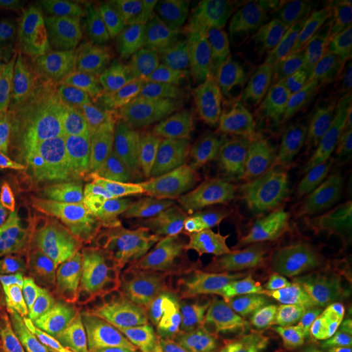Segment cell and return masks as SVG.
Masks as SVG:
<instances>
[{
	"instance_id": "obj_26",
	"label": "cell",
	"mask_w": 352,
	"mask_h": 352,
	"mask_svg": "<svg viewBox=\"0 0 352 352\" xmlns=\"http://www.w3.org/2000/svg\"><path fill=\"white\" fill-rule=\"evenodd\" d=\"M215 4L238 26L251 51L267 47L285 17L282 0H226Z\"/></svg>"
},
{
	"instance_id": "obj_35",
	"label": "cell",
	"mask_w": 352,
	"mask_h": 352,
	"mask_svg": "<svg viewBox=\"0 0 352 352\" xmlns=\"http://www.w3.org/2000/svg\"><path fill=\"white\" fill-rule=\"evenodd\" d=\"M316 106L322 128L352 139V80Z\"/></svg>"
},
{
	"instance_id": "obj_1",
	"label": "cell",
	"mask_w": 352,
	"mask_h": 352,
	"mask_svg": "<svg viewBox=\"0 0 352 352\" xmlns=\"http://www.w3.org/2000/svg\"><path fill=\"white\" fill-rule=\"evenodd\" d=\"M118 168L78 149L60 189L37 208L19 210L17 296L38 299L49 321L55 302L76 285L129 272L122 245L128 208L115 187Z\"/></svg>"
},
{
	"instance_id": "obj_15",
	"label": "cell",
	"mask_w": 352,
	"mask_h": 352,
	"mask_svg": "<svg viewBox=\"0 0 352 352\" xmlns=\"http://www.w3.org/2000/svg\"><path fill=\"white\" fill-rule=\"evenodd\" d=\"M196 157L206 186L214 187L232 183L269 160L256 129H248L236 120L218 129Z\"/></svg>"
},
{
	"instance_id": "obj_17",
	"label": "cell",
	"mask_w": 352,
	"mask_h": 352,
	"mask_svg": "<svg viewBox=\"0 0 352 352\" xmlns=\"http://www.w3.org/2000/svg\"><path fill=\"white\" fill-rule=\"evenodd\" d=\"M352 338V279L322 280L302 351L320 352Z\"/></svg>"
},
{
	"instance_id": "obj_16",
	"label": "cell",
	"mask_w": 352,
	"mask_h": 352,
	"mask_svg": "<svg viewBox=\"0 0 352 352\" xmlns=\"http://www.w3.org/2000/svg\"><path fill=\"white\" fill-rule=\"evenodd\" d=\"M320 129V115L312 101L286 94L263 113L256 132L269 158H291Z\"/></svg>"
},
{
	"instance_id": "obj_27",
	"label": "cell",
	"mask_w": 352,
	"mask_h": 352,
	"mask_svg": "<svg viewBox=\"0 0 352 352\" xmlns=\"http://www.w3.org/2000/svg\"><path fill=\"white\" fill-rule=\"evenodd\" d=\"M196 17L221 76L231 75L252 52L247 41L217 4L202 7Z\"/></svg>"
},
{
	"instance_id": "obj_6",
	"label": "cell",
	"mask_w": 352,
	"mask_h": 352,
	"mask_svg": "<svg viewBox=\"0 0 352 352\" xmlns=\"http://www.w3.org/2000/svg\"><path fill=\"white\" fill-rule=\"evenodd\" d=\"M64 126L76 148L122 167L153 141V102L102 101L64 120Z\"/></svg>"
},
{
	"instance_id": "obj_29",
	"label": "cell",
	"mask_w": 352,
	"mask_h": 352,
	"mask_svg": "<svg viewBox=\"0 0 352 352\" xmlns=\"http://www.w3.org/2000/svg\"><path fill=\"white\" fill-rule=\"evenodd\" d=\"M188 347L196 352H266L250 327L226 302Z\"/></svg>"
},
{
	"instance_id": "obj_25",
	"label": "cell",
	"mask_w": 352,
	"mask_h": 352,
	"mask_svg": "<svg viewBox=\"0 0 352 352\" xmlns=\"http://www.w3.org/2000/svg\"><path fill=\"white\" fill-rule=\"evenodd\" d=\"M115 187L129 210L151 218L160 219L168 210L184 206L175 187L144 171L118 168Z\"/></svg>"
},
{
	"instance_id": "obj_18",
	"label": "cell",
	"mask_w": 352,
	"mask_h": 352,
	"mask_svg": "<svg viewBox=\"0 0 352 352\" xmlns=\"http://www.w3.org/2000/svg\"><path fill=\"white\" fill-rule=\"evenodd\" d=\"M322 280L324 277L311 272L304 264L280 267L279 329L289 352L302 351V340Z\"/></svg>"
},
{
	"instance_id": "obj_22",
	"label": "cell",
	"mask_w": 352,
	"mask_h": 352,
	"mask_svg": "<svg viewBox=\"0 0 352 352\" xmlns=\"http://www.w3.org/2000/svg\"><path fill=\"white\" fill-rule=\"evenodd\" d=\"M160 221L174 243L182 272L208 248L238 239L232 221H217L186 206L168 210Z\"/></svg>"
},
{
	"instance_id": "obj_41",
	"label": "cell",
	"mask_w": 352,
	"mask_h": 352,
	"mask_svg": "<svg viewBox=\"0 0 352 352\" xmlns=\"http://www.w3.org/2000/svg\"><path fill=\"white\" fill-rule=\"evenodd\" d=\"M320 352H352V338Z\"/></svg>"
},
{
	"instance_id": "obj_40",
	"label": "cell",
	"mask_w": 352,
	"mask_h": 352,
	"mask_svg": "<svg viewBox=\"0 0 352 352\" xmlns=\"http://www.w3.org/2000/svg\"><path fill=\"white\" fill-rule=\"evenodd\" d=\"M12 126H8L3 119H0V157H1L3 151L6 148V144H7V140L10 138Z\"/></svg>"
},
{
	"instance_id": "obj_11",
	"label": "cell",
	"mask_w": 352,
	"mask_h": 352,
	"mask_svg": "<svg viewBox=\"0 0 352 352\" xmlns=\"http://www.w3.org/2000/svg\"><path fill=\"white\" fill-rule=\"evenodd\" d=\"M235 241L215 244L183 269L180 289V347L189 346L196 340L226 302L230 254Z\"/></svg>"
},
{
	"instance_id": "obj_39",
	"label": "cell",
	"mask_w": 352,
	"mask_h": 352,
	"mask_svg": "<svg viewBox=\"0 0 352 352\" xmlns=\"http://www.w3.org/2000/svg\"><path fill=\"white\" fill-rule=\"evenodd\" d=\"M46 343L52 352H72L74 350L72 338L63 327H51L50 337L46 340Z\"/></svg>"
},
{
	"instance_id": "obj_13",
	"label": "cell",
	"mask_w": 352,
	"mask_h": 352,
	"mask_svg": "<svg viewBox=\"0 0 352 352\" xmlns=\"http://www.w3.org/2000/svg\"><path fill=\"white\" fill-rule=\"evenodd\" d=\"M231 91L240 113L254 118L289 94V50L264 47L231 74Z\"/></svg>"
},
{
	"instance_id": "obj_37",
	"label": "cell",
	"mask_w": 352,
	"mask_h": 352,
	"mask_svg": "<svg viewBox=\"0 0 352 352\" xmlns=\"http://www.w3.org/2000/svg\"><path fill=\"white\" fill-rule=\"evenodd\" d=\"M50 331L23 320L14 311L0 304V338H23L46 342Z\"/></svg>"
},
{
	"instance_id": "obj_20",
	"label": "cell",
	"mask_w": 352,
	"mask_h": 352,
	"mask_svg": "<svg viewBox=\"0 0 352 352\" xmlns=\"http://www.w3.org/2000/svg\"><path fill=\"white\" fill-rule=\"evenodd\" d=\"M122 167L144 171L171 184L188 204L206 186L195 153L155 141L144 145Z\"/></svg>"
},
{
	"instance_id": "obj_34",
	"label": "cell",
	"mask_w": 352,
	"mask_h": 352,
	"mask_svg": "<svg viewBox=\"0 0 352 352\" xmlns=\"http://www.w3.org/2000/svg\"><path fill=\"white\" fill-rule=\"evenodd\" d=\"M21 250L14 227L0 236V304L17 309Z\"/></svg>"
},
{
	"instance_id": "obj_19",
	"label": "cell",
	"mask_w": 352,
	"mask_h": 352,
	"mask_svg": "<svg viewBox=\"0 0 352 352\" xmlns=\"http://www.w3.org/2000/svg\"><path fill=\"white\" fill-rule=\"evenodd\" d=\"M122 245L129 272H182L174 243L157 218L128 209Z\"/></svg>"
},
{
	"instance_id": "obj_24",
	"label": "cell",
	"mask_w": 352,
	"mask_h": 352,
	"mask_svg": "<svg viewBox=\"0 0 352 352\" xmlns=\"http://www.w3.org/2000/svg\"><path fill=\"white\" fill-rule=\"evenodd\" d=\"M34 110L12 126L0 157V236L12 230L21 208L25 180V151L29 128Z\"/></svg>"
},
{
	"instance_id": "obj_33",
	"label": "cell",
	"mask_w": 352,
	"mask_h": 352,
	"mask_svg": "<svg viewBox=\"0 0 352 352\" xmlns=\"http://www.w3.org/2000/svg\"><path fill=\"white\" fill-rule=\"evenodd\" d=\"M294 164H318L352 171V139L320 126L292 158Z\"/></svg>"
},
{
	"instance_id": "obj_21",
	"label": "cell",
	"mask_w": 352,
	"mask_h": 352,
	"mask_svg": "<svg viewBox=\"0 0 352 352\" xmlns=\"http://www.w3.org/2000/svg\"><path fill=\"white\" fill-rule=\"evenodd\" d=\"M176 71L188 88H206L219 80L221 72L202 33L196 14L177 10L171 19Z\"/></svg>"
},
{
	"instance_id": "obj_7",
	"label": "cell",
	"mask_w": 352,
	"mask_h": 352,
	"mask_svg": "<svg viewBox=\"0 0 352 352\" xmlns=\"http://www.w3.org/2000/svg\"><path fill=\"white\" fill-rule=\"evenodd\" d=\"M63 300L75 304L87 316L94 352H142L129 272L78 283L55 305Z\"/></svg>"
},
{
	"instance_id": "obj_28",
	"label": "cell",
	"mask_w": 352,
	"mask_h": 352,
	"mask_svg": "<svg viewBox=\"0 0 352 352\" xmlns=\"http://www.w3.org/2000/svg\"><path fill=\"white\" fill-rule=\"evenodd\" d=\"M276 192L352 200V171L329 166L292 162Z\"/></svg>"
},
{
	"instance_id": "obj_9",
	"label": "cell",
	"mask_w": 352,
	"mask_h": 352,
	"mask_svg": "<svg viewBox=\"0 0 352 352\" xmlns=\"http://www.w3.org/2000/svg\"><path fill=\"white\" fill-rule=\"evenodd\" d=\"M78 149L65 126L39 104L34 110L26 141L25 180L20 209H33L51 199L75 166Z\"/></svg>"
},
{
	"instance_id": "obj_12",
	"label": "cell",
	"mask_w": 352,
	"mask_h": 352,
	"mask_svg": "<svg viewBox=\"0 0 352 352\" xmlns=\"http://www.w3.org/2000/svg\"><path fill=\"white\" fill-rule=\"evenodd\" d=\"M287 158H269L226 186H205L190 202L217 221H235L272 196L291 166Z\"/></svg>"
},
{
	"instance_id": "obj_32",
	"label": "cell",
	"mask_w": 352,
	"mask_h": 352,
	"mask_svg": "<svg viewBox=\"0 0 352 352\" xmlns=\"http://www.w3.org/2000/svg\"><path fill=\"white\" fill-rule=\"evenodd\" d=\"M304 265L321 277L352 279V226L317 244Z\"/></svg>"
},
{
	"instance_id": "obj_8",
	"label": "cell",
	"mask_w": 352,
	"mask_h": 352,
	"mask_svg": "<svg viewBox=\"0 0 352 352\" xmlns=\"http://www.w3.org/2000/svg\"><path fill=\"white\" fill-rule=\"evenodd\" d=\"M153 141L199 153L219 129L223 109L210 93L170 84L153 100Z\"/></svg>"
},
{
	"instance_id": "obj_10",
	"label": "cell",
	"mask_w": 352,
	"mask_h": 352,
	"mask_svg": "<svg viewBox=\"0 0 352 352\" xmlns=\"http://www.w3.org/2000/svg\"><path fill=\"white\" fill-rule=\"evenodd\" d=\"M129 279L142 352L175 351L182 272H129Z\"/></svg>"
},
{
	"instance_id": "obj_14",
	"label": "cell",
	"mask_w": 352,
	"mask_h": 352,
	"mask_svg": "<svg viewBox=\"0 0 352 352\" xmlns=\"http://www.w3.org/2000/svg\"><path fill=\"white\" fill-rule=\"evenodd\" d=\"M352 80V60H344L315 30L289 50V94L317 103Z\"/></svg>"
},
{
	"instance_id": "obj_3",
	"label": "cell",
	"mask_w": 352,
	"mask_h": 352,
	"mask_svg": "<svg viewBox=\"0 0 352 352\" xmlns=\"http://www.w3.org/2000/svg\"><path fill=\"white\" fill-rule=\"evenodd\" d=\"M38 96L64 120L102 102L89 34L75 13L47 21L34 55Z\"/></svg>"
},
{
	"instance_id": "obj_5",
	"label": "cell",
	"mask_w": 352,
	"mask_h": 352,
	"mask_svg": "<svg viewBox=\"0 0 352 352\" xmlns=\"http://www.w3.org/2000/svg\"><path fill=\"white\" fill-rule=\"evenodd\" d=\"M280 266L270 257L236 239L231 248L226 302L250 327L266 352H278Z\"/></svg>"
},
{
	"instance_id": "obj_42",
	"label": "cell",
	"mask_w": 352,
	"mask_h": 352,
	"mask_svg": "<svg viewBox=\"0 0 352 352\" xmlns=\"http://www.w3.org/2000/svg\"><path fill=\"white\" fill-rule=\"evenodd\" d=\"M174 352H196L193 351L190 347H188V346H182V347H179V349H176L175 351Z\"/></svg>"
},
{
	"instance_id": "obj_4",
	"label": "cell",
	"mask_w": 352,
	"mask_h": 352,
	"mask_svg": "<svg viewBox=\"0 0 352 352\" xmlns=\"http://www.w3.org/2000/svg\"><path fill=\"white\" fill-rule=\"evenodd\" d=\"M90 49L102 94L115 101H145L160 87L164 72L158 34L91 33Z\"/></svg>"
},
{
	"instance_id": "obj_36",
	"label": "cell",
	"mask_w": 352,
	"mask_h": 352,
	"mask_svg": "<svg viewBox=\"0 0 352 352\" xmlns=\"http://www.w3.org/2000/svg\"><path fill=\"white\" fill-rule=\"evenodd\" d=\"M285 17L277 34L267 47L291 50L311 30L309 17L316 1L314 0H285Z\"/></svg>"
},
{
	"instance_id": "obj_30",
	"label": "cell",
	"mask_w": 352,
	"mask_h": 352,
	"mask_svg": "<svg viewBox=\"0 0 352 352\" xmlns=\"http://www.w3.org/2000/svg\"><path fill=\"white\" fill-rule=\"evenodd\" d=\"M33 68L34 54L28 42L0 39V119L11 116L10 106L17 101Z\"/></svg>"
},
{
	"instance_id": "obj_38",
	"label": "cell",
	"mask_w": 352,
	"mask_h": 352,
	"mask_svg": "<svg viewBox=\"0 0 352 352\" xmlns=\"http://www.w3.org/2000/svg\"><path fill=\"white\" fill-rule=\"evenodd\" d=\"M45 6L37 0H0V20L37 21Z\"/></svg>"
},
{
	"instance_id": "obj_2",
	"label": "cell",
	"mask_w": 352,
	"mask_h": 352,
	"mask_svg": "<svg viewBox=\"0 0 352 352\" xmlns=\"http://www.w3.org/2000/svg\"><path fill=\"white\" fill-rule=\"evenodd\" d=\"M232 225L239 239L265 256L283 257L352 225V200L274 192Z\"/></svg>"
},
{
	"instance_id": "obj_31",
	"label": "cell",
	"mask_w": 352,
	"mask_h": 352,
	"mask_svg": "<svg viewBox=\"0 0 352 352\" xmlns=\"http://www.w3.org/2000/svg\"><path fill=\"white\" fill-rule=\"evenodd\" d=\"M309 23L333 52L352 60V0L316 1Z\"/></svg>"
},
{
	"instance_id": "obj_23",
	"label": "cell",
	"mask_w": 352,
	"mask_h": 352,
	"mask_svg": "<svg viewBox=\"0 0 352 352\" xmlns=\"http://www.w3.org/2000/svg\"><path fill=\"white\" fill-rule=\"evenodd\" d=\"M80 8L89 21L107 33L164 34L171 21L154 6L133 0H85Z\"/></svg>"
}]
</instances>
